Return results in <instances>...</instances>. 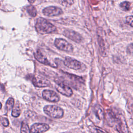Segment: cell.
<instances>
[{
    "label": "cell",
    "mask_w": 133,
    "mask_h": 133,
    "mask_svg": "<svg viewBox=\"0 0 133 133\" xmlns=\"http://www.w3.org/2000/svg\"><path fill=\"white\" fill-rule=\"evenodd\" d=\"M35 28L41 34H49L57 31L56 27L51 23L43 18H39L36 20Z\"/></svg>",
    "instance_id": "cell-1"
},
{
    "label": "cell",
    "mask_w": 133,
    "mask_h": 133,
    "mask_svg": "<svg viewBox=\"0 0 133 133\" xmlns=\"http://www.w3.org/2000/svg\"><path fill=\"white\" fill-rule=\"evenodd\" d=\"M44 112L50 117L60 118L64 114L63 110L59 107L54 105H47L44 108Z\"/></svg>",
    "instance_id": "cell-2"
},
{
    "label": "cell",
    "mask_w": 133,
    "mask_h": 133,
    "mask_svg": "<svg viewBox=\"0 0 133 133\" xmlns=\"http://www.w3.org/2000/svg\"><path fill=\"white\" fill-rule=\"evenodd\" d=\"M54 44L58 49L61 50L66 52H72L73 50V45L63 38H56L54 42Z\"/></svg>",
    "instance_id": "cell-3"
},
{
    "label": "cell",
    "mask_w": 133,
    "mask_h": 133,
    "mask_svg": "<svg viewBox=\"0 0 133 133\" xmlns=\"http://www.w3.org/2000/svg\"><path fill=\"white\" fill-rule=\"evenodd\" d=\"M63 62L66 66L75 70H80L82 67V64L79 61L70 57H66Z\"/></svg>",
    "instance_id": "cell-4"
},
{
    "label": "cell",
    "mask_w": 133,
    "mask_h": 133,
    "mask_svg": "<svg viewBox=\"0 0 133 133\" xmlns=\"http://www.w3.org/2000/svg\"><path fill=\"white\" fill-rule=\"evenodd\" d=\"M42 96L45 100L52 102H57L60 100V97L55 91L49 89L43 90Z\"/></svg>",
    "instance_id": "cell-5"
},
{
    "label": "cell",
    "mask_w": 133,
    "mask_h": 133,
    "mask_svg": "<svg viewBox=\"0 0 133 133\" xmlns=\"http://www.w3.org/2000/svg\"><path fill=\"white\" fill-rule=\"evenodd\" d=\"M43 13L44 15L53 17L60 15L63 13V10L60 7L57 6H48L43 10Z\"/></svg>",
    "instance_id": "cell-6"
},
{
    "label": "cell",
    "mask_w": 133,
    "mask_h": 133,
    "mask_svg": "<svg viewBox=\"0 0 133 133\" xmlns=\"http://www.w3.org/2000/svg\"><path fill=\"white\" fill-rule=\"evenodd\" d=\"M55 87L56 90L64 96L71 97L73 95V91L72 89L64 83L62 82L57 83Z\"/></svg>",
    "instance_id": "cell-7"
},
{
    "label": "cell",
    "mask_w": 133,
    "mask_h": 133,
    "mask_svg": "<svg viewBox=\"0 0 133 133\" xmlns=\"http://www.w3.org/2000/svg\"><path fill=\"white\" fill-rule=\"evenodd\" d=\"M63 35L76 43H80L82 41V37L81 35L77 32L72 30H65L63 32Z\"/></svg>",
    "instance_id": "cell-8"
},
{
    "label": "cell",
    "mask_w": 133,
    "mask_h": 133,
    "mask_svg": "<svg viewBox=\"0 0 133 133\" xmlns=\"http://www.w3.org/2000/svg\"><path fill=\"white\" fill-rule=\"evenodd\" d=\"M32 82L34 85L37 87H44L49 86L50 84V82L40 76H36L33 78Z\"/></svg>",
    "instance_id": "cell-9"
},
{
    "label": "cell",
    "mask_w": 133,
    "mask_h": 133,
    "mask_svg": "<svg viewBox=\"0 0 133 133\" xmlns=\"http://www.w3.org/2000/svg\"><path fill=\"white\" fill-rule=\"evenodd\" d=\"M49 129L48 125L45 123H35L32 125L31 131L32 133H42Z\"/></svg>",
    "instance_id": "cell-10"
},
{
    "label": "cell",
    "mask_w": 133,
    "mask_h": 133,
    "mask_svg": "<svg viewBox=\"0 0 133 133\" xmlns=\"http://www.w3.org/2000/svg\"><path fill=\"white\" fill-rule=\"evenodd\" d=\"M34 56L36 59L41 63L52 67H56V65L54 64L51 63L39 50H37L36 52L34 54Z\"/></svg>",
    "instance_id": "cell-11"
},
{
    "label": "cell",
    "mask_w": 133,
    "mask_h": 133,
    "mask_svg": "<svg viewBox=\"0 0 133 133\" xmlns=\"http://www.w3.org/2000/svg\"><path fill=\"white\" fill-rule=\"evenodd\" d=\"M119 7L124 11H128L130 8V3L127 1H124L120 3Z\"/></svg>",
    "instance_id": "cell-12"
},
{
    "label": "cell",
    "mask_w": 133,
    "mask_h": 133,
    "mask_svg": "<svg viewBox=\"0 0 133 133\" xmlns=\"http://www.w3.org/2000/svg\"><path fill=\"white\" fill-rule=\"evenodd\" d=\"M28 14L32 17H35L37 15V11L35 7L32 5H30L27 7L26 8Z\"/></svg>",
    "instance_id": "cell-13"
},
{
    "label": "cell",
    "mask_w": 133,
    "mask_h": 133,
    "mask_svg": "<svg viewBox=\"0 0 133 133\" xmlns=\"http://www.w3.org/2000/svg\"><path fill=\"white\" fill-rule=\"evenodd\" d=\"M31 130L26 123L23 122L21 127V133H30Z\"/></svg>",
    "instance_id": "cell-14"
},
{
    "label": "cell",
    "mask_w": 133,
    "mask_h": 133,
    "mask_svg": "<svg viewBox=\"0 0 133 133\" xmlns=\"http://www.w3.org/2000/svg\"><path fill=\"white\" fill-rule=\"evenodd\" d=\"M14 105V99L12 98H10L8 99L6 103V108L7 110H10L12 109Z\"/></svg>",
    "instance_id": "cell-15"
},
{
    "label": "cell",
    "mask_w": 133,
    "mask_h": 133,
    "mask_svg": "<svg viewBox=\"0 0 133 133\" xmlns=\"http://www.w3.org/2000/svg\"><path fill=\"white\" fill-rule=\"evenodd\" d=\"M20 113H21V110H20V108L16 106L12 109L11 115L12 116H14L15 117H17L20 115Z\"/></svg>",
    "instance_id": "cell-16"
},
{
    "label": "cell",
    "mask_w": 133,
    "mask_h": 133,
    "mask_svg": "<svg viewBox=\"0 0 133 133\" xmlns=\"http://www.w3.org/2000/svg\"><path fill=\"white\" fill-rule=\"evenodd\" d=\"M127 24L133 27V16H128L125 18Z\"/></svg>",
    "instance_id": "cell-17"
},
{
    "label": "cell",
    "mask_w": 133,
    "mask_h": 133,
    "mask_svg": "<svg viewBox=\"0 0 133 133\" xmlns=\"http://www.w3.org/2000/svg\"><path fill=\"white\" fill-rule=\"evenodd\" d=\"M127 52L128 54H133V43L129 44L127 46Z\"/></svg>",
    "instance_id": "cell-18"
},
{
    "label": "cell",
    "mask_w": 133,
    "mask_h": 133,
    "mask_svg": "<svg viewBox=\"0 0 133 133\" xmlns=\"http://www.w3.org/2000/svg\"><path fill=\"white\" fill-rule=\"evenodd\" d=\"M2 124H3V126L7 127L9 125V121L7 118H3L2 120Z\"/></svg>",
    "instance_id": "cell-19"
},
{
    "label": "cell",
    "mask_w": 133,
    "mask_h": 133,
    "mask_svg": "<svg viewBox=\"0 0 133 133\" xmlns=\"http://www.w3.org/2000/svg\"><path fill=\"white\" fill-rule=\"evenodd\" d=\"M2 108V104H1V103L0 102V109Z\"/></svg>",
    "instance_id": "cell-20"
},
{
    "label": "cell",
    "mask_w": 133,
    "mask_h": 133,
    "mask_svg": "<svg viewBox=\"0 0 133 133\" xmlns=\"http://www.w3.org/2000/svg\"><path fill=\"white\" fill-rule=\"evenodd\" d=\"M5 133H7V132H5Z\"/></svg>",
    "instance_id": "cell-21"
}]
</instances>
